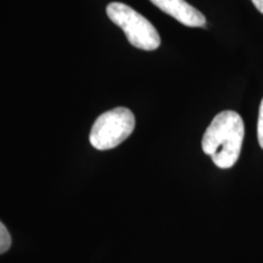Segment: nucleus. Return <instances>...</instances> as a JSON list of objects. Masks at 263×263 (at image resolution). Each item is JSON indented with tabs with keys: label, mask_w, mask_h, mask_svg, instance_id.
Segmentation results:
<instances>
[{
	"label": "nucleus",
	"mask_w": 263,
	"mask_h": 263,
	"mask_svg": "<svg viewBox=\"0 0 263 263\" xmlns=\"http://www.w3.org/2000/svg\"><path fill=\"white\" fill-rule=\"evenodd\" d=\"M245 126L235 111H223L213 118L202 137V150L219 168H230L241 153Z\"/></svg>",
	"instance_id": "1"
},
{
	"label": "nucleus",
	"mask_w": 263,
	"mask_h": 263,
	"mask_svg": "<svg viewBox=\"0 0 263 263\" xmlns=\"http://www.w3.org/2000/svg\"><path fill=\"white\" fill-rule=\"evenodd\" d=\"M108 18L122 28L128 42L133 47L143 50H156L161 44L159 32L149 20L123 3H111L107 5Z\"/></svg>",
	"instance_id": "2"
},
{
	"label": "nucleus",
	"mask_w": 263,
	"mask_h": 263,
	"mask_svg": "<svg viewBox=\"0 0 263 263\" xmlns=\"http://www.w3.org/2000/svg\"><path fill=\"white\" fill-rule=\"evenodd\" d=\"M136 117L129 108L116 107L98 117L91 127L89 140L98 150H110L133 133Z\"/></svg>",
	"instance_id": "3"
},
{
	"label": "nucleus",
	"mask_w": 263,
	"mask_h": 263,
	"mask_svg": "<svg viewBox=\"0 0 263 263\" xmlns=\"http://www.w3.org/2000/svg\"><path fill=\"white\" fill-rule=\"evenodd\" d=\"M150 2L184 26L202 27L206 25L205 16L185 0H150Z\"/></svg>",
	"instance_id": "4"
},
{
	"label": "nucleus",
	"mask_w": 263,
	"mask_h": 263,
	"mask_svg": "<svg viewBox=\"0 0 263 263\" xmlns=\"http://www.w3.org/2000/svg\"><path fill=\"white\" fill-rule=\"evenodd\" d=\"M11 246V236H10L6 227L0 222V255L8 251Z\"/></svg>",
	"instance_id": "5"
},
{
	"label": "nucleus",
	"mask_w": 263,
	"mask_h": 263,
	"mask_svg": "<svg viewBox=\"0 0 263 263\" xmlns=\"http://www.w3.org/2000/svg\"><path fill=\"white\" fill-rule=\"evenodd\" d=\"M257 138L259 146L263 149V99L259 105V111H258V122H257Z\"/></svg>",
	"instance_id": "6"
},
{
	"label": "nucleus",
	"mask_w": 263,
	"mask_h": 263,
	"mask_svg": "<svg viewBox=\"0 0 263 263\" xmlns=\"http://www.w3.org/2000/svg\"><path fill=\"white\" fill-rule=\"evenodd\" d=\"M252 3H254L256 9H257L261 14H263V0H252Z\"/></svg>",
	"instance_id": "7"
}]
</instances>
